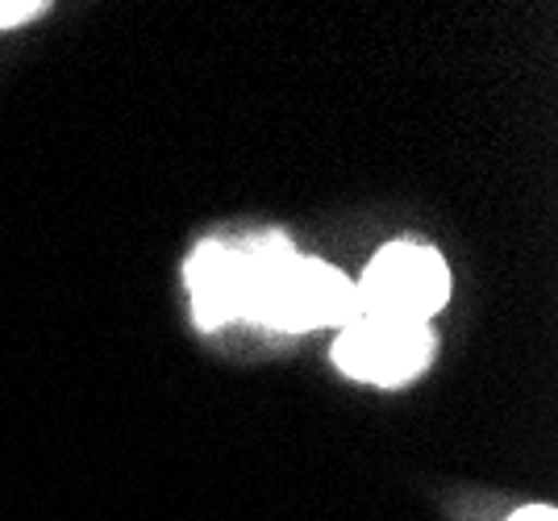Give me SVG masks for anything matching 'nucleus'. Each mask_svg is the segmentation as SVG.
<instances>
[{
    "label": "nucleus",
    "mask_w": 558,
    "mask_h": 521,
    "mask_svg": "<svg viewBox=\"0 0 558 521\" xmlns=\"http://www.w3.org/2000/svg\"><path fill=\"white\" fill-rule=\"evenodd\" d=\"M238 271H242L238 322L301 334L322 330V326H347L359 313L354 280L322 259H301L283 234H263L238 246Z\"/></svg>",
    "instance_id": "nucleus-1"
},
{
    "label": "nucleus",
    "mask_w": 558,
    "mask_h": 521,
    "mask_svg": "<svg viewBox=\"0 0 558 521\" xmlns=\"http://www.w3.org/2000/svg\"><path fill=\"white\" fill-rule=\"evenodd\" d=\"M434 359V330L429 322H404L388 313H354L338 342H333V363L350 379L396 388L421 376Z\"/></svg>",
    "instance_id": "nucleus-2"
},
{
    "label": "nucleus",
    "mask_w": 558,
    "mask_h": 521,
    "mask_svg": "<svg viewBox=\"0 0 558 521\" xmlns=\"http://www.w3.org/2000/svg\"><path fill=\"white\" fill-rule=\"evenodd\" d=\"M354 296L363 313H388L404 322H429L450 301V271L434 246L421 242H388L354 280Z\"/></svg>",
    "instance_id": "nucleus-3"
},
{
    "label": "nucleus",
    "mask_w": 558,
    "mask_h": 521,
    "mask_svg": "<svg viewBox=\"0 0 558 521\" xmlns=\"http://www.w3.org/2000/svg\"><path fill=\"white\" fill-rule=\"evenodd\" d=\"M187 292L201 330H217L242 317V271H238V246L205 242L187 259Z\"/></svg>",
    "instance_id": "nucleus-4"
},
{
    "label": "nucleus",
    "mask_w": 558,
    "mask_h": 521,
    "mask_svg": "<svg viewBox=\"0 0 558 521\" xmlns=\"http://www.w3.org/2000/svg\"><path fill=\"white\" fill-rule=\"evenodd\" d=\"M43 9H47V4H34V0H0V29L29 22V17H38Z\"/></svg>",
    "instance_id": "nucleus-5"
},
{
    "label": "nucleus",
    "mask_w": 558,
    "mask_h": 521,
    "mask_svg": "<svg viewBox=\"0 0 558 521\" xmlns=\"http://www.w3.org/2000/svg\"><path fill=\"white\" fill-rule=\"evenodd\" d=\"M509 521H558V513L550 505H530V509H517Z\"/></svg>",
    "instance_id": "nucleus-6"
}]
</instances>
